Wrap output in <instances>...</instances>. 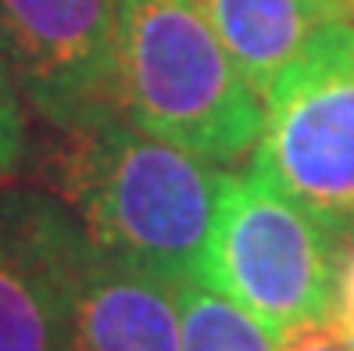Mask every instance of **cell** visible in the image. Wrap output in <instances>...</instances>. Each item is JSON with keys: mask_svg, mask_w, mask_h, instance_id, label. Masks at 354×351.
<instances>
[{"mask_svg": "<svg viewBox=\"0 0 354 351\" xmlns=\"http://www.w3.org/2000/svg\"><path fill=\"white\" fill-rule=\"evenodd\" d=\"M333 237H354V18L322 26L265 90L251 154Z\"/></svg>", "mask_w": 354, "mask_h": 351, "instance_id": "obj_4", "label": "cell"}, {"mask_svg": "<svg viewBox=\"0 0 354 351\" xmlns=\"http://www.w3.org/2000/svg\"><path fill=\"white\" fill-rule=\"evenodd\" d=\"M197 4L261 100L276 75L311 44V36L351 15L340 0H197Z\"/></svg>", "mask_w": 354, "mask_h": 351, "instance_id": "obj_8", "label": "cell"}, {"mask_svg": "<svg viewBox=\"0 0 354 351\" xmlns=\"http://www.w3.org/2000/svg\"><path fill=\"white\" fill-rule=\"evenodd\" d=\"M183 351H279L276 337L204 280H183Z\"/></svg>", "mask_w": 354, "mask_h": 351, "instance_id": "obj_9", "label": "cell"}, {"mask_svg": "<svg viewBox=\"0 0 354 351\" xmlns=\"http://www.w3.org/2000/svg\"><path fill=\"white\" fill-rule=\"evenodd\" d=\"M47 179L97 251L169 283L201 280L225 169L126 118L57 133Z\"/></svg>", "mask_w": 354, "mask_h": 351, "instance_id": "obj_1", "label": "cell"}, {"mask_svg": "<svg viewBox=\"0 0 354 351\" xmlns=\"http://www.w3.org/2000/svg\"><path fill=\"white\" fill-rule=\"evenodd\" d=\"M0 57L57 133L122 115L118 0H0Z\"/></svg>", "mask_w": 354, "mask_h": 351, "instance_id": "obj_5", "label": "cell"}, {"mask_svg": "<svg viewBox=\"0 0 354 351\" xmlns=\"http://www.w3.org/2000/svg\"><path fill=\"white\" fill-rule=\"evenodd\" d=\"M340 4H344V8L351 11V18H354V0H340Z\"/></svg>", "mask_w": 354, "mask_h": 351, "instance_id": "obj_13", "label": "cell"}, {"mask_svg": "<svg viewBox=\"0 0 354 351\" xmlns=\"http://www.w3.org/2000/svg\"><path fill=\"white\" fill-rule=\"evenodd\" d=\"M344 240L290 197L254 158L225 169L201 280L272 337L333 308Z\"/></svg>", "mask_w": 354, "mask_h": 351, "instance_id": "obj_3", "label": "cell"}, {"mask_svg": "<svg viewBox=\"0 0 354 351\" xmlns=\"http://www.w3.org/2000/svg\"><path fill=\"white\" fill-rule=\"evenodd\" d=\"M90 255V237L54 190L0 187V351H72Z\"/></svg>", "mask_w": 354, "mask_h": 351, "instance_id": "obj_6", "label": "cell"}, {"mask_svg": "<svg viewBox=\"0 0 354 351\" xmlns=\"http://www.w3.org/2000/svg\"><path fill=\"white\" fill-rule=\"evenodd\" d=\"M276 344H279V351H354L351 337L333 323V316L286 330L283 337H276Z\"/></svg>", "mask_w": 354, "mask_h": 351, "instance_id": "obj_11", "label": "cell"}, {"mask_svg": "<svg viewBox=\"0 0 354 351\" xmlns=\"http://www.w3.org/2000/svg\"><path fill=\"white\" fill-rule=\"evenodd\" d=\"M29 154V129H26V100L18 93L11 69L0 57V187L15 183Z\"/></svg>", "mask_w": 354, "mask_h": 351, "instance_id": "obj_10", "label": "cell"}, {"mask_svg": "<svg viewBox=\"0 0 354 351\" xmlns=\"http://www.w3.org/2000/svg\"><path fill=\"white\" fill-rule=\"evenodd\" d=\"M122 118L218 169L258 151L265 100L197 0H118Z\"/></svg>", "mask_w": 354, "mask_h": 351, "instance_id": "obj_2", "label": "cell"}, {"mask_svg": "<svg viewBox=\"0 0 354 351\" xmlns=\"http://www.w3.org/2000/svg\"><path fill=\"white\" fill-rule=\"evenodd\" d=\"M333 323H337L354 344V237L340 247V265H337V291H333Z\"/></svg>", "mask_w": 354, "mask_h": 351, "instance_id": "obj_12", "label": "cell"}, {"mask_svg": "<svg viewBox=\"0 0 354 351\" xmlns=\"http://www.w3.org/2000/svg\"><path fill=\"white\" fill-rule=\"evenodd\" d=\"M72 351H183L176 283L93 247L75 301Z\"/></svg>", "mask_w": 354, "mask_h": 351, "instance_id": "obj_7", "label": "cell"}]
</instances>
